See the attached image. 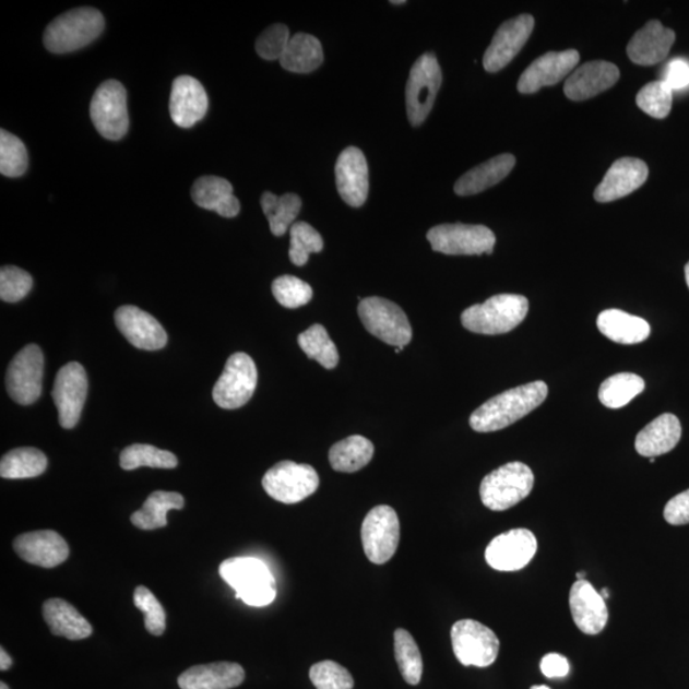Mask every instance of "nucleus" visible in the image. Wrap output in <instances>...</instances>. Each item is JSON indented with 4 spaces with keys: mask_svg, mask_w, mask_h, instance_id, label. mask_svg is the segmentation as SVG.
Listing matches in <instances>:
<instances>
[{
    "mask_svg": "<svg viewBox=\"0 0 689 689\" xmlns=\"http://www.w3.org/2000/svg\"><path fill=\"white\" fill-rule=\"evenodd\" d=\"M535 20L530 14H521L497 29L486 55L483 58L484 70L496 73L509 66L519 55L533 34Z\"/></svg>",
    "mask_w": 689,
    "mask_h": 689,
    "instance_id": "17",
    "label": "nucleus"
},
{
    "mask_svg": "<svg viewBox=\"0 0 689 689\" xmlns=\"http://www.w3.org/2000/svg\"><path fill=\"white\" fill-rule=\"evenodd\" d=\"M263 214L266 215L271 233L275 237H283L295 224L301 210L300 197L286 193L278 197L271 192H264L261 199Z\"/></svg>",
    "mask_w": 689,
    "mask_h": 689,
    "instance_id": "37",
    "label": "nucleus"
},
{
    "mask_svg": "<svg viewBox=\"0 0 689 689\" xmlns=\"http://www.w3.org/2000/svg\"><path fill=\"white\" fill-rule=\"evenodd\" d=\"M616 64L594 60L574 70L565 83V94L572 102H585L615 86L619 80Z\"/></svg>",
    "mask_w": 689,
    "mask_h": 689,
    "instance_id": "24",
    "label": "nucleus"
},
{
    "mask_svg": "<svg viewBox=\"0 0 689 689\" xmlns=\"http://www.w3.org/2000/svg\"><path fill=\"white\" fill-rule=\"evenodd\" d=\"M363 548L370 562L384 565L395 556L400 543V520L390 506L370 510L361 525Z\"/></svg>",
    "mask_w": 689,
    "mask_h": 689,
    "instance_id": "13",
    "label": "nucleus"
},
{
    "mask_svg": "<svg viewBox=\"0 0 689 689\" xmlns=\"http://www.w3.org/2000/svg\"><path fill=\"white\" fill-rule=\"evenodd\" d=\"M185 507L183 496L176 491L157 490L149 496L142 509L131 516L132 524L140 530H156L168 526V513Z\"/></svg>",
    "mask_w": 689,
    "mask_h": 689,
    "instance_id": "34",
    "label": "nucleus"
},
{
    "mask_svg": "<svg viewBox=\"0 0 689 689\" xmlns=\"http://www.w3.org/2000/svg\"><path fill=\"white\" fill-rule=\"evenodd\" d=\"M673 91L689 86V63L687 60L677 58L670 60L666 66L663 80Z\"/></svg>",
    "mask_w": 689,
    "mask_h": 689,
    "instance_id": "51",
    "label": "nucleus"
},
{
    "mask_svg": "<svg viewBox=\"0 0 689 689\" xmlns=\"http://www.w3.org/2000/svg\"><path fill=\"white\" fill-rule=\"evenodd\" d=\"M309 678L317 689H353L355 686L351 672L332 661L314 664Z\"/></svg>",
    "mask_w": 689,
    "mask_h": 689,
    "instance_id": "46",
    "label": "nucleus"
},
{
    "mask_svg": "<svg viewBox=\"0 0 689 689\" xmlns=\"http://www.w3.org/2000/svg\"><path fill=\"white\" fill-rule=\"evenodd\" d=\"M375 456V446L366 437L352 436L331 447L329 459L333 471L357 473Z\"/></svg>",
    "mask_w": 689,
    "mask_h": 689,
    "instance_id": "33",
    "label": "nucleus"
},
{
    "mask_svg": "<svg viewBox=\"0 0 689 689\" xmlns=\"http://www.w3.org/2000/svg\"><path fill=\"white\" fill-rule=\"evenodd\" d=\"M290 39L289 28L283 24H276L264 29L260 35L256 43V50L263 59H282Z\"/></svg>",
    "mask_w": 689,
    "mask_h": 689,
    "instance_id": "49",
    "label": "nucleus"
},
{
    "mask_svg": "<svg viewBox=\"0 0 689 689\" xmlns=\"http://www.w3.org/2000/svg\"><path fill=\"white\" fill-rule=\"evenodd\" d=\"M324 247L321 234L307 223H295L290 227V260L295 266H305L309 256L320 253Z\"/></svg>",
    "mask_w": 689,
    "mask_h": 689,
    "instance_id": "43",
    "label": "nucleus"
},
{
    "mask_svg": "<svg viewBox=\"0 0 689 689\" xmlns=\"http://www.w3.org/2000/svg\"><path fill=\"white\" fill-rule=\"evenodd\" d=\"M358 313L363 324L384 344L403 351L413 338V330L404 310L388 299L370 297L360 300Z\"/></svg>",
    "mask_w": 689,
    "mask_h": 689,
    "instance_id": "6",
    "label": "nucleus"
},
{
    "mask_svg": "<svg viewBox=\"0 0 689 689\" xmlns=\"http://www.w3.org/2000/svg\"><path fill=\"white\" fill-rule=\"evenodd\" d=\"M27 166L25 143L5 130L0 131V173L4 177L19 178L24 176Z\"/></svg>",
    "mask_w": 689,
    "mask_h": 689,
    "instance_id": "42",
    "label": "nucleus"
},
{
    "mask_svg": "<svg viewBox=\"0 0 689 689\" xmlns=\"http://www.w3.org/2000/svg\"><path fill=\"white\" fill-rule=\"evenodd\" d=\"M0 689H10V687L2 681V684H0Z\"/></svg>",
    "mask_w": 689,
    "mask_h": 689,
    "instance_id": "58",
    "label": "nucleus"
},
{
    "mask_svg": "<svg viewBox=\"0 0 689 689\" xmlns=\"http://www.w3.org/2000/svg\"><path fill=\"white\" fill-rule=\"evenodd\" d=\"M44 377V354L32 344L13 358L7 370V391L20 405H32L40 397Z\"/></svg>",
    "mask_w": 689,
    "mask_h": 689,
    "instance_id": "14",
    "label": "nucleus"
},
{
    "mask_svg": "<svg viewBox=\"0 0 689 689\" xmlns=\"http://www.w3.org/2000/svg\"><path fill=\"white\" fill-rule=\"evenodd\" d=\"M323 49L317 37L308 34H295L284 52L280 63L286 71L310 73L323 63Z\"/></svg>",
    "mask_w": 689,
    "mask_h": 689,
    "instance_id": "35",
    "label": "nucleus"
},
{
    "mask_svg": "<svg viewBox=\"0 0 689 689\" xmlns=\"http://www.w3.org/2000/svg\"><path fill=\"white\" fill-rule=\"evenodd\" d=\"M534 474L527 465L514 461L491 472L483 479L480 498L491 511L512 509L532 494Z\"/></svg>",
    "mask_w": 689,
    "mask_h": 689,
    "instance_id": "5",
    "label": "nucleus"
},
{
    "mask_svg": "<svg viewBox=\"0 0 689 689\" xmlns=\"http://www.w3.org/2000/svg\"><path fill=\"white\" fill-rule=\"evenodd\" d=\"M681 437L680 421L676 415L663 414L643 428L635 438V451L643 458H656L670 452Z\"/></svg>",
    "mask_w": 689,
    "mask_h": 689,
    "instance_id": "29",
    "label": "nucleus"
},
{
    "mask_svg": "<svg viewBox=\"0 0 689 689\" xmlns=\"http://www.w3.org/2000/svg\"><path fill=\"white\" fill-rule=\"evenodd\" d=\"M676 41L673 29L663 26L662 22L650 21L635 33L627 47V55L634 64L655 66L668 57Z\"/></svg>",
    "mask_w": 689,
    "mask_h": 689,
    "instance_id": "26",
    "label": "nucleus"
},
{
    "mask_svg": "<svg viewBox=\"0 0 689 689\" xmlns=\"http://www.w3.org/2000/svg\"><path fill=\"white\" fill-rule=\"evenodd\" d=\"M442 85V71L435 55H423L412 67L406 86V110L414 127L424 123Z\"/></svg>",
    "mask_w": 689,
    "mask_h": 689,
    "instance_id": "9",
    "label": "nucleus"
},
{
    "mask_svg": "<svg viewBox=\"0 0 689 689\" xmlns=\"http://www.w3.org/2000/svg\"><path fill=\"white\" fill-rule=\"evenodd\" d=\"M597 329L617 344H640L650 336V324L623 310L607 309L597 317Z\"/></svg>",
    "mask_w": 689,
    "mask_h": 689,
    "instance_id": "32",
    "label": "nucleus"
},
{
    "mask_svg": "<svg viewBox=\"0 0 689 689\" xmlns=\"http://www.w3.org/2000/svg\"><path fill=\"white\" fill-rule=\"evenodd\" d=\"M686 282L689 287V262L687 263V266H686Z\"/></svg>",
    "mask_w": 689,
    "mask_h": 689,
    "instance_id": "56",
    "label": "nucleus"
},
{
    "mask_svg": "<svg viewBox=\"0 0 689 689\" xmlns=\"http://www.w3.org/2000/svg\"><path fill=\"white\" fill-rule=\"evenodd\" d=\"M392 4H405V0H400V2H391Z\"/></svg>",
    "mask_w": 689,
    "mask_h": 689,
    "instance_id": "59",
    "label": "nucleus"
},
{
    "mask_svg": "<svg viewBox=\"0 0 689 689\" xmlns=\"http://www.w3.org/2000/svg\"><path fill=\"white\" fill-rule=\"evenodd\" d=\"M337 191L349 206L360 207L369 191V173L365 154L358 147H347L336 163Z\"/></svg>",
    "mask_w": 689,
    "mask_h": 689,
    "instance_id": "21",
    "label": "nucleus"
},
{
    "mask_svg": "<svg viewBox=\"0 0 689 689\" xmlns=\"http://www.w3.org/2000/svg\"><path fill=\"white\" fill-rule=\"evenodd\" d=\"M33 277L28 272L16 266H4L0 270V299L17 302L33 289Z\"/></svg>",
    "mask_w": 689,
    "mask_h": 689,
    "instance_id": "48",
    "label": "nucleus"
},
{
    "mask_svg": "<svg viewBox=\"0 0 689 689\" xmlns=\"http://www.w3.org/2000/svg\"><path fill=\"white\" fill-rule=\"evenodd\" d=\"M395 639V656L401 676L407 685L418 686L423 676V657L418 643L404 628L393 633Z\"/></svg>",
    "mask_w": 689,
    "mask_h": 689,
    "instance_id": "40",
    "label": "nucleus"
},
{
    "mask_svg": "<svg viewBox=\"0 0 689 689\" xmlns=\"http://www.w3.org/2000/svg\"><path fill=\"white\" fill-rule=\"evenodd\" d=\"M300 349L325 369L336 368L338 365V352L330 338L328 330L322 324H313L298 337Z\"/></svg>",
    "mask_w": 689,
    "mask_h": 689,
    "instance_id": "41",
    "label": "nucleus"
},
{
    "mask_svg": "<svg viewBox=\"0 0 689 689\" xmlns=\"http://www.w3.org/2000/svg\"><path fill=\"white\" fill-rule=\"evenodd\" d=\"M13 665L12 657L7 653V651L2 648L0 649V670L5 672L10 670Z\"/></svg>",
    "mask_w": 689,
    "mask_h": 689,
    "instance_id": "53",
    "label": "nucleus"
},
{
    "mask_svg": "<svg viewBox=\"0 0 689 689\" xmlns=\"http://www.w3.org/2000/svg\"><path fill=\"white\" fill-rule=\"evenodd\" d=\"M43 616L50 631L71 641L85 640L93 634V626L72 604L63 599H49L43 605Z\"/></svg>",
    "mask_w": 689,
    "mask_h": 689,
    "instance_id": "30",
    "label": "nucleus"
},
{
    "mask_svg": "<svg viewBox=\"0 0 689 689\" xmlns=\"http://www.w3.org/2000/svg\"><path fill=\"white\" fill-rule=\"evenodd\" d=\"M528 312V300L518 294H499L483 305L464 310L461 322L480 335H502L520 325Z\"/></svg>",
    "mask_w": 689,
    "mask_h": 689,
    "instance_id": "3",
    "label": "nucleus"
},
{
    "mask_svg": "<svg viewBox=\"0 0 689 689\" xmlns=\"http://www.w3.org/2000/svg\"><path fill=\"white\" fill-rule=\"evenodd\" d=\"M116 324L138 349L156 352L168 343V333L162 323L139 307H120L116 312Z\"/></svg>",
    "mask_w": 689,
    "mask_h": 689,
    "instance_id": "19",
    "label": "nucleus"
},
{
    "mask_svg": "<svg viewBox=\"0 0 689 689\" xmlns=\"http://www.w3.org/2000/svg\"><path fill=\"white\" fill-rule=\"evenodd\" d=\"M540 669L547 678H565L570 673V663L559 654H548L543 657Z\"/></svg>",
    "mask_w": 689,
    "mask_h": 689,
    "instance_id": "52",
    "label": "nucleus"
},
{
    "mask_svg": "<svg viewBox=\"0 0 689 689\" xmlns=\"http://www.w3.org/2000/svg\"><path fill=\"white\" fill-rule=\"evenodd\" d=\"M649 177L646 163L634 157H622L613 164L602 183L596 187L594 199L607 203L623 199L645 185Z\"/></svg>",
    "mask_w": 689,
    "mask_h": 689,
    "instance_id": "22",
    "label": "nucleus"
},
{
    "mask_svg": "<svg viewBox=\"0 0 689 689\" xmlns=\"http://www.w3.org/2000/svg\"><path fill=\"white\" fill-rule=\"evenodd\" d=\"M48 459L34 447H21L5 453L0 461L3 479H32L47 472Z\"/></svg>",
    "mask_w": 689,
    "mask_h": 689,
    "instance_id": "36",
    "label": "nucleus"
},
{
    "mask_svg": "<svg viewBox=\"0 0 689 689\" xmlns=\"http://www.w3.org/2000/svg\"><path fill=\"white\" fill-rule=\"evenodd\" d=\"M635 103L650 117L664 119L672 110L673 90L662 80L650 82L640 90Z\"/></svg>",
    "mask_w": 689,
    "mask_h": 689,
    "instance_id": "44",
    "label": "nucleus"
},
{
    "mask_svg": "<svg viewBox=\"0 0 689 689\" xmlns=\"http://www.w3.org/2000/svg\"><path fill=\"white\" fill-rule=\"evenodd\" d=\"M88 391L85 368L80 363H68L60 368L52 389V399L59 414V423L64 429H72L80 421Z\"/></svg>",
    "mask_w": 689,
    "mask_h": 689,
    "instance_id": "15",
    "label": "nucleus"
},
{
    "mask_svg": "<svg viewBox=\"0 0 689 689\" xmlns=\"http://www.w3.org/2000/svg\"><path fill=\"white\" fill-rule=\"evenodd\" d=\"M577 578H578V580H585L586 573L585 572H578L577 573Z\"/></svg>",
    "mask_w": 689,
    "mask_h": 689,
    "instance_id": "55",
    "label": "nucleus"
},
{
    "mask_svg": "<svg viewBox=\"0 0 689 689\" xmlns=\"http://www.w3.org/2000/svg\"><path fill=\"white\" fill-rule=\"evenodd\" d=\"M601 595H602V597H603V599H604V601H608V599H609V596H610V594H609V590H608L607 587L603 589V590H602V594H601Z\"/></svg>",
    "mask_w": 689,
    "mask_h": 689,
    "instance_id": "54",
    "label": "nucleus"
},
{
    "mask_svg": "<svg viewBox=\"0 0 689 689\" xmlns=\"http://www.w3.org/2000/svg\"><path fill=\"white\" fill-rule=\"evenodd\" d=\"M537 542L527 528H513L495 537L487 547V563L501 572L525 568L535 556Z\"/></svg>",
    "mask_w": 689,
    "mask_h": 689,
    "instance_id": "16",
    "label": "nucleus"
},
{
    "mask_svg": "<svg viewBox=\"0 0 689 689\" xmlns=\"http://www.w3.org/2000/svg\"><path fill=\"white\" fill-rule=\"evenodd\" d=\"M427 238L433 251L449 256L494 253L495 233L487 226L444 224L431 227Z\"/></svg>",
    "mask_w": 689,
    "mask_h": 689,
    "instance_id": "10",
    "label": "nucleus"
},
{
    "mask_svg": "<svg viewBox=\"0 0 689 689\" xmlns=\"http://www.w3.org/2000/svg\"><path fill=\"white\" fill-rule=\"evenodd\" d=\"M454 655L464 666L487 668L497 661L501 643L494 631L478 620L463 619L452 626Z\"/></svg>",
    "mask_w": 689,
    "mask_h": 689,
    "instance_id": "11",
    "label": "nucleus"
},
{
    "mask_svg": "<svg viewBox=\"0 0 689 689\" xmlns=\"http://www.w3.org/2000/svg\"><path fill=\"white\" fill-rule=\"evenodd\" d=\"M105 21L100 11L81 7L57 17L45 29V48L55 55H66L87 47L103 33Z\"/></svg>",
    "mask_w": 689,
    "mask_h": 689,
    "instance_id": "4",
    "label": "nucleus"
},
{
    "mask_svg": "<svg viewBox=\"0 0 689 689\" xmlns=\"http://www.w3.org/2000/svg\"><path fill=\"white\" fill-rule=\"evenodd\" d=\"M643 390H645V381L640 376L618 373L602 383L599 400L604 406L620 408L630 404Z\"/></svg>",
    "mask_w": 689,
    "mask_h": 689,
    "instance_id": "38",
    "label": "nucleus"
},
{
    "mask_svg": "<svg viewBox=\"0 0 689 689\" xmlns=\"http://www.w3.org/2000/svg\"><path fill=\"white\" fill-rule=\"evenodd\" d=\"M257 381L259 372L253 359L246 353L233 354L212 391V397L217 406L234 411L252 399Z\"/></svg>",
    "mask_w": 689,
    "mask_h": 689,
    "instance_id": "12",
    "label": "nucleus"
},
{
    "mask_svg": "<svg viewBox=\"0 0 689 689\" xmlns=\"http://www.w3.org/2000/svg\"><path fill=\"white\" fill-rule=\"evenodd\" d=\"M580 62L578 50L550 51L534 60L521 74L518 90L535 94L545 86H555L570 74Z\"/></svg>",
    "mask_w": 689,
    "mask_h": 689,
    "instance_id": "18",
    "label": "nucleus"
},
{
    "mask_svg": "<svg viewBox=\"0 0 689 689\" xmlns=\"http://www.w3.org/2000/svg\"><path fill=\"white\" fill-rule=\"evenodd\" d=\"M219 577L236 590V597L251 607H266L276 597V581L269 567L260 559L234 557L224 560Z\"/></svg>",
    "mask_w": 689,
    "mask_h": 689,
    "instance_id": "2",
    "label": "nucleus"
},
{
    "mask_svg": "<svg viewBox=\"0 0 689 689\" xmlns=\"http://www.w3.org/2000/svg\"><path fill=\"white\" fill-rule=\"evenodd\" d=\"M532 689H550V688L547 686H534L532 687Z\"/></svg>",
    "mask_w": 689,
    "mask_h": 689,
    "instance_id": "57",
    "label": "nucleus"
},
{
    "mask_svg": "<svg viewBox=\"0 0 689 689\" xmlns=\"http://www.w3.org/2000/svg\"><path fill=\"white\" fill-rule=\"evenodd\" d=\"M664 519L674 526L689 524V489L673 497L664 509Z\"/></svg>",
    "mask_w": 689,
    "mask_h": 689,
    "instance_id": "50",
    "label": "nucleus"
},
{
    "mask_svg": "<svg viewBox=\"0 0 689 689\" xmlns=\"http://www.w3.org/2000/svg\"><path fill=\"white\" fill-rule=\"evenodd\" d=\"M570 608L574 623L581 632L597 634L608 623L607 604L586 580H578L571 587Z\"/></svg>",
    "mask_w": 689,
    "mask_h": 689,
    "instance_id": "25",
    "label": "nucleus"
},
{
    "mask_svg": "<svg viewBox=\"0 0 689 689\" xmlns=\"http://www.w3.org/2000/svg\"><path fill=\"white\" fill-rule=\"evenodd\" d=\"M192 199L197 206L214 211L226 218L236 217L240 212V202L234 195L233 186L224 178L207 176L197 179L192 187Z\"/></svg>",
    "mask_w": 689,
    "mask_h": 689,
    "instance_id": "28",
    "label": "nucleus"
},
{
    "mask_svg": "<svg viewBox=\"0 0 689 689\" xmlns=\"http://www.w3.org/2000/svg\"><path fill=\"white\" fill-rule=\"evenodd\" d=\"M135 608L145 616L146 630L154 635H163L166 630V613L157 597L145 586L134 590Z\"/></svg>",
    "mask_w": 689,
    "mask_h": 689,
    "instance_id": "47",
    "label": "nucleus"
},
{
    "mask_svg": "<svg viewBox=\"0 0 689 689\" xmlns=\"http://www.w3.org/2000/svg\"><path fill=\"white\" fill-rule=\"evenodd\" d=\"M548 396V385L536 381L499 393L471 416V427L479 433H490L512 426L539 407Z\"/></svg>",
    "mask_w": 689,
    "mask_h": 689,
    "instance_id": "1",
    "label": "nucleus"
},
{
    "mask_svg": "<svg viewBox=\"0 0 689 689\" xmlns=\"http://www.w3.org/2000/svg\"><path fill=\"white\" fill-rule=\"evenodd\" d=\"M169 108L174 123L180 128H191L206 116V90L191 75H180L173 82Z\"/></svg>",
    "mask_w": 689,
    "mask_h": 689,
    "instance_id": "23",
    "label": "nucleus"
},
{
    "mask_svg": "<svg viewBox=\"0 0 689 689\" xmlns=\"http://www.w3.org/2000/svg\"><path fill=\"white\" fill-rule=\"evenodd\" d=\"M13 549L25 562L43 568H55L70 557L67 542L52 530L19 535L13 540Z\"/></svg>",
    "mask_w": 689,
    "mask_h": 689,
    "instance_id": "20",
    "label": "nucleus"
},
{
    "mask_svg": "<svg viewBox=\"0 0 689 689\" xmlns=\"http://www.w3.org/2000/svg\"><path fill=\"white\" fill-rule=\"evenodd\" d=\"M246 672L237 663L219 662L195 665L178 678L181 689H233L243 684Z\"/></svg>",
    "mask_w": 689,
    "mask_h": 689,
    "instance_id": "27",
    "label": "nucleus"
},
{
    "mask_svg": "<svg viewBox=\"0 0 689 689\" xmlns=\"http://www.w3.org/2000/svg\"><path fill=\"white\" fill-rule=\"evenodd\" d=\"M514 165H516V157L510 154L490 158L464 174L454 185V193L466 197L487 191L490 187L501 183Z\"/></svg>",
    "mask_w": 689,
    "mask_h": 689,
    "instance_id": "31",
    "label": "nucleus"
},
{
    "mask_svg": "<svg viewBox=\"0 0 689 689\" xmlns=\"http://www.w3.org/2000/svg\"><path fill=\"white\" fill-rule=\"evenodd\" d=\"M142 466L174 468L178 466V459L176 454L151 444L135 443L120 452V467L123 471L132 472Z\"/></svg>",
    "mask_w": 689,
    "mask_h": 689,
    "instance_id": "39",
    "label": "nucleus"
},
{
    "mask_svg": "<svg viewBox=\"0 0 689 689\" xmlns=\"http://www.w3.org/2000/svg\"><path fill=\"white\" fill-rule=\"evenodd\" d=\"M262 486L275 501L295 504L316 494L320 476L310 465L282 461L264 474Z\"/></svg>",
    "mask_w": 689,
    "mask_h": 689,
    "instance_id": "8",
    "label": "nucleus"
},
{
    "mask_svg": "<svg viewBox=\"0 0 689 689\" xmlns=\"http://www.w3.org/2000/svg\"><path fill=\"white\" fill-rule=\"evenodd\" d=\"M649 461H650L651 464H654L656 459L655 458H650Z\"/></svg>",
    "mask_w": 689,
    "mask_h": 689,
    "instance_id": "60",
    "label": "nucleus"
},
{
    "mask_svg": "<svg viewBox=\"0 0 689 689\" xmlns=\"http://www.w3.org/2000/svg\"><path fill=\"white\" fill-rule=\"evenodd\" d=\"M90 116L104 139L122 140L130 128L127 91L122 83L109 80L98 86L91 100Z\"/></svg>",
    "mask_w": 689,
    "mask_h": 689,
    "instance_id": "7",
    "label": "nucleus"
},
{
    "mask_svg": "<svg viewBox=\"0 0 689 689\" xmlns=\"http://www.w3.org/2000/svg\"><path fill=\"white\" fill-rule=\"evenodd\" d=\"M272 293H274L278 305L289 309L307 306L313 298L312 287L302 280L290 275L277 277L272 283Z\"/></svg>",
    "mask_w": 689,
    "mask_h": 689,
    "instance_id": "45",
    "label": "nucleus"
}]
</instances>
